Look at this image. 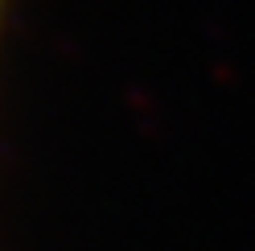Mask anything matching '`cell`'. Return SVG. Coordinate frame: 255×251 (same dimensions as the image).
Instances as JSON below:
<instances>
[{
	"mask_svg": "<svg viewBox=\"0 0 255 251\" xmlns=\"http://www.w3.org/2000/svg\"><path fill=\"white\" fill-rule=\"evenodd\" d=\"M4 4H8V0H0V17H4Z\"/></svg>",
	"mask_w": 255,
	"mask_h": 251,
	"instance_id": "6da1fadb",
	"label": "cell"
}]
</instances>
